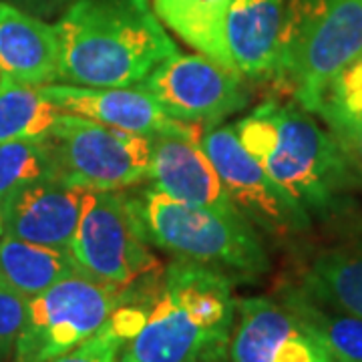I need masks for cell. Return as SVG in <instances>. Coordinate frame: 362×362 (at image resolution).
Listing matches in <instances>:
<instances>
[{
    "label": "cell",
    "instance_id": "cell-1",
    "mask_svg": "<svg viewBox=\"0 0 362 362\" xmlns=\"http://www.w3.org/2000/svg\"><path fill=\"white\" fill-rule=\"evenodd\" d=\"M233 282L221 272L173 259L143 298V316L121 362H228L235 322Z\"/></svg>",
    "mask_w": 362,
    "mask_h": 362
},
{
    "label": "cell",
    "instance_id": "cell-2",
    "mask_svg": "<svg viewBox=\"0 0 362 362\" xmlns=\"http://www.w3.org/2000/svg\"><path fill=\"white\" fill-rule=\"evenodd\" d=\"M242 145L312 221L349 207L358 185L342 149L320 119L294 101L272 99L233 123Z\"/></svg>",
    "mask_w": 362,
    "mask_h": 362
},
{
    "label": "cell",
    "instance_id": "cell-3",
    "mask_svg": "<svg viewBox=\"0 0 362 362\" xmlns=\"http://www.w3.org/2000/svg\"><path fill=\"white\" fill-rule=\"evenodd\" d=\"M54 26L66 85L133 87L177 52L149 0H77Z\"/></svg>",
    "mask_w": 362,
    "mask_h": 362
},
{
    "label": "cell",
    "instance_id": "cell-4",
    "mask_svg": "<svg viewBox=\"0 0 362 362\" xmlns=\"http://www.w3.org/2000/svg\"><path fill=\"white\" fill-rule=\"evenodd\" d=\"M362 57V0H286L270 83L316 113L334 78Z\"/></svg>",
    "mask_w": 362,
    "mask_h": 362
},
{
    "label": "cell",
    "instance_id": "cell-5",
    "mask_svg": "<svg viewBox=\"0 0 362 362\" xmlns=\"http://www.w3.org/2000/svg\"><path fill=\"white\" fill-rule=\"evenodd\" d=\"M147 242L173 259L221 272L233 282L270 272L266 240L246 220H233L159 194L153 187L131 195Z\"/></svg>",
    "mask_w": 362,
    "mask_h": 362
},
{
    "label": "cell",
    "instance_id": "cell-6",
    "mask_svg": "<svg viewBox=\"0 0 362 362\" xmlns=\"http://www.w3.org/2000/svg\"><path fill=\"white\" fill-rule=\"evenodd\" d=\"M69 252L90 280L135 296L149 294L163 272L131 195L119 192H85Z\"/></svg>",
    "mask_w": 362,
    "mask_h": 362
},
{
    "label": "cell",
    "instance_id": "cell-7",
    "mask_svg": "<svg viewBox=\"0 0 362 362\" xmlns=\"http://www.w3.org/2000/svg\"><path fill=\"white\" fill-rule=\"evenodd\" d=\"M139 298L99 284L83 272L69 274L28 300L13 362H47L66 354Z\"/></svg>",
    "mask_w": 362,
    "mask_h": 362
},
{
    "label": "cell",
    "instance_id": "cell-8",
    "mask_svg": "<svg viewBox=\"0 0 362 362\" xmlns=\"http://www.w3.org/2000/svg\"><path fill=\"white\" fill-rule=\"evenodd\" d=\"M199 143L218 171L233 207L264 240L296 244L310 233L314 221L306 209L298 206L266 173L258 159L242 145L233 125L207 127Z\"/></svg>",
    "mask_w": 362,
    "mask_h": 362
},
{
    "label": "cell",
    "instance_id": "cell-9",
    "mask_svg": "<svg viewBox=\"0 0 362 362\" xmlns=\"http://www.w3.org/2000/svg\"><path fill=\"white\" fill-rule=\"evenodd\" d=\"M51 143L57 177L85 192H123L147 181L151 137L66 113Z\"/></svg>",
    "mask_w": 362,
    "mask_h": 362
},
{
    "label": "cell",
    "instance_id": "cell-10",
    "mask_svg": "<svg viewBox=\"0 0 362 362\" xmlns=\"http://www.w3.org/2000/svg\"><path fill=\"white\" fill-rule=\"evenodd\" d=\"M169 117L199 127H216L250 101L244 77L204 54L175 52L143 78Z\"/></svg>",
    "mask_w": 362,
    "mask_h": 362
},
{
    "label": "cell",
    "instance_id": "cell-11",
    "mask_svg": "<svg viewBox=\"0 0 362 362\" xmlns=\"http://www.w3.org/2000/svg\"><path fill=\"white\" fill-rule=\"evenodd\" d=\"M228 362H342L274 296L240 298Z\"/></svg>",
    "mask_w": 362,
    "mask_h": 362
},
{
    "label": "cell",
    "instance_id": "cell-12",
    "mask_svg": "<svg viewBox=\"0 0 362 362\" xmlns=\"http://www.w3.org/2000/svg\"><path fill=\"white\" fill-rule=\"evenodd\" d=\"M204 129L189 125L181 131L153 135L147 181H151L156 192L181 204L206 207L233 220H246L233 207L218 171L199 143Z\"/></svg>",
    "mask_w": 362,
    "mask_h": 362
},
{
    "label": "cell",
    "instance_id": "cell-13",
    "mask_svg": "<svg viewBox=\"0 0 362 362\" xmlns=\"http://www.w3.org/2000/svg\"><path fill=\"white\" fill-rule=\"evenodd\" d=\"M42 93L65 113L133 135L153 137L157 133L181 131L192 123L169 117L157 99L141 85L133 87H78L52 83Z\"/></svg>",
    "mask_w": 362,
    "mask_h": 362
},
{
    "label": "cell",
    "instance_id": "cell-14",
    "mask_svg": "<svg viewBox=\"0 0 362 362\" xmlns=\"http://www.w3.org/2000/svg\"><path fill=\"white\" fill-rule=\"evenodd\" d=\"M85 189L45 177L0 204L4 233L33 244L69 250L77 233Z\"/></svg>",
    "mask_w": 362,
    "mask_h": 362
},
{
    "label": "cell",
    "instance_id": "cell-15",
    "mask_svg": "<svg viewBox=\"0 0 362 362\" xmlns=\"http://www.w3.org/2000/svg\"><path fill=\"white\" fill-rule=\"evenodd\" d=\"M59 71L57 26L0 2V77L45 87L59 83Z\"/></svg>",
    "mask_w": 362,
    "mask_h": 362
},
{
    "label": "cell",
    "instance_id": "cell-16",
    "mask_svg": "<svg viewBox=\"0 0 362 362\" xmlns=\"http://www.w3.org/2000/svg\"><path fill=\"white\" fill-rule=\"evenodd\" d=\"M286 0H232L228 45L242 77L270 81L276 65Z\"/></svg>",
    "mask_w": 362,
    "mask_h": 362
},
{
    "label": "cell",
    "instance_id": "cell-17",
    "mask_svg": "<svg viewBox=\"0 0 362 362\" xmlns=\"http://www.w3.org/2000/svg\"><path fill=\"white\" fill-rule=\"evenodd\" d=\"M276 300L296 314L342 362H362V318L342 310L302 278L284 280Z\"/></svg>",
    "mask_w": 362,
    "mask_h": 362
},
{
    "label": "cell",
    "instance_id": "cell-18",
    "mask_svg": "<svg viewBox=\"0 0 362 362\" xmlns=\"http://www.w3.org/2000/svg\"><path fill=\"white\" fill-rule=\"evenodd\" d=\"M230 2L232 0H153V11L163 25L199 54L240 73L228 45Z\"/></svg>",
    "mask_w": 362,
    "mask_h": 362
},
{
    "label": "cell",
    "instance_id": "cell-19",
    "mask_svg": "<svg viewBox=\"0 0 362 362\" xmlns=\"http://www.w3.org/2000/svg\"><path fill=\"white\" fill-rule=\"evenodd\" d=\"M73 272L78 268L69 250L0 235V284L25 300L39 296Z\"/></svg>",
    "mask_w": 362,
    "mask_h": 362
},
{
    "label": "cell",
    "instance_id": "cell-20",
    "mask_svg": "<svg viewBox=\"0 0 362 362\" xmlns=\"http://www.w3.org/2000/svg\"><path fill=\"white\" fill-rule=\"evenodd\" d=\"M65 115L37 85L0 77V143L51 139Z\"/></svg>",
    "mask_w": 362,
    "mask_h": 362
},
{
    "label": "cell",
    "instance_id": "cell-21",
    "mask_svg": "<svg viewBox=\"0 0 362 362\" xmlns=\"http://www.w3.org/2000/svg\"><path fill=\"white\" fill-rule=\"evenodd\" d=\"M300 278L342 310L362 318V240L318 252Z\"/></svg>",
    "mask_w": 362,
    "mask_h": 362
},
{
    "label": "cell",
    "instance_id": "cell-22",
    "mask_svg": "<svg viewBox=\"0 0 362 362\" xmlns=\"http://www.w3.org/2000/svg\"><path fill=\"white\" fill-rule=\"evenodd\" d=\"M45 177H57L51 139L0 143V204Z\"/></svg>",
    "mask_w": 362,
    "mask_h": 362
},
{
    "label": "cell",
    "instance_id": "cell-23",
    "mask_svg": "<svg viewBox=\"0 0 362 362\" xmlns=\"http://www.w3.org/2000/svg\"><path fill=\"white\" fill-rule=\"evenodd\" d=\"M141 316V300L131 302L121 310H117L115 316L95 337L78 344L77 349L69 350L66 354H61L47 362H121L123 344L139 326Z\"/></svg>",
    "mask_w": 362,
    "mask_h": 362
},
{
    "label": "cell",
    "instance_id": "cell-24",
    "mask_svg": "<svg viewBox=\"0 0 362 362\" xmlns=\"http://www.w3.org/2000/svg\"><path fill=\"white\" fill-rule=\"evenodd\" d=\"M314 115L332 133L358 185H362V115H350L322 105Z\"/></svg>",
    "mask_w": 362,
    "mask_h": 362
},
{
    "label": "cell",
    "instance_id": "cell-25",
    "mask_svg": "<svg viewBox=\"0 0 362 362\" xmlns=\"http://www.w3.org/2000/svg\"><path fill=\"white\" fill-rule=\"evenodd\" d=\"M28 300L0 284V362L13 361Z\"/></svg>",
    "mask_w": 362,
    "mask_h": 362
},
{
    "label": "cell",
    "instance_id": "cell-26",
    "mask_svg": "<svg viewBox=\"0 0 362 362\" xmlns=\"http://www.w3.org/2000/svg\"><path fill=\"white\" fill-rule=\"evenodd\" d=\"M322 105L334 107L350 115H362V57H358L334 78Z\"/></svg>",
    "mask_w": 362,
    "mask_h": 362
},
{
    "label": "cell",
    "instance_id": "cell-27",
    "mask_svg": "<svg viewBox=\"0 0 362 362\" xmlns=\"http://www.w3.org/2000/svg\"><path fill=\"white\" fill-rule=\"evenodd\" d=\"M4 233V228H2V218H0V235Z\"/></svg>",
    "mask_w": 362,
    "mask_h": 362
}]
</instances>
